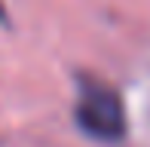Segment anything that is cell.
<instances>
[{
	"label": "cell",
	"mask_w": 150,
	"mask_h": 147,
	"mask_svg": "<svg viewBox=\"0 0 150 147\" xmlns=\"http://www.w3.org/2000/svg\"><path fill=\"white\" fill-rule=\"evenodd\" d=\"M0 18H3V9H0Z\"/></svg>",
	"instance_id": "cell-2"
},
{
	"label": "cell",
	"mask_w": 150,
	"mask_h": 147,
	"mask_svg": "<svg viewBox=\"0 0 150 147\" xmlns=\"http://www.w3.org/2000/svg\"><path fill=\"white\" fill-rule=\"evenodd\" d=\"M77 101L74 119L77 126L101 144H120L126 138V104L113 83L95 74H77Z\"/></svg>",
	"instance_id": "cell-1"
}]
</instances>
